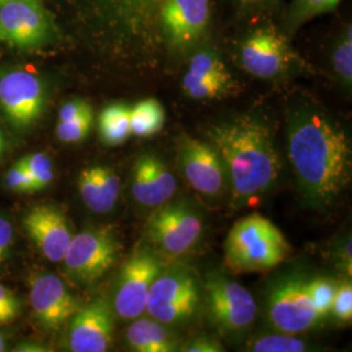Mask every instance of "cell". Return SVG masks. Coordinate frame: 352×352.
I'll use <instances>...</instances> for the list:
<instances>
[{
	"mask_svg": "<svg viewBox=\"0 0 352 352\" xmlns=\"http://www.w3.org/2000/svg\"><path fill=\"white\" fill-rule=\"evenodd\" d=\"M289 252L282 231L260 214L239 219L225 243L227 266L235 273L267 272L283 263Z\"/></svg>",
	"mask_w": 352,
	"mask_h": 352,
	"instance_id": "4",
	"label": "cell"
},
{
	"mask_svg": "<svg viewBox=\"0 0 352 352\" xmlns=\"http://www.w3.org/2000/svg\"><path fill=\"white\" fill-rule=\"evenodd\" d=\"M0 324H7V321H6V318L3 317V315L0 314Z\"/></svg>",
	"mask_w": 352,
	"mask_h": 352,
	"instance_id": "40",
	"label": "cell"
},
{
	"mask_svg": "<svg viewBox=\"0 0 352 352\" xmlns=\"http://www.w3.org/2000/svg\"><path fill=\"white\" fill-rule=\"evenodd\" d=\"M29 173L33 176L36 192L46 188L54 180V166L45 153H36L23 158Z\"/></svg>",
	"mask_w": 352,
	"mask_h": 352,
	"instance_id": "30",
	"label": "cell"
},
{
	"mask_svg": "<svg viewBox=\"0 0 352 352\" xmlns=\"http://www.w3.org/2000/svg\"><path fill=\"white\" fill-rule=\"evenodd\" d=\"M197 81H222L232 84V76L215 51L199 50L190 58L188 69L183 77V84Z\"/></svg>",
	"mask_w": 352,
	"mask_h": 352,
	"instance_id": "22",
	"label": "cell"
},
{
	"mask_svg": "<svg viewBox=\"0 0 352 352\" xmlns=\"http://www.w3.org/2000/svg\"><path fill=\"white\" fill-rule=\"evenodd\" d=\"M3 1H6V0H0V4H1V3H3Z\"/></svg>",
	"mask_w": 352,
	"mask_h": 352,
	"instance_id": "41",
	"label": "cell"
},
{
	"mask_svg": "<svg viewBox=\"0 0 352 352\" xmlns=\"http://www.w3.org/2000/svg\"><path fill=\"white\" fill-rule=\"evenodd\" d=\"M146 232L162 251L180 256L190 251L201 236V218L187 205H168L151 215Z\"/></svg>",
	"mask_w": 352,
	"mask_h": 352,
	"instance_id": "12",
	"label": "cell"
},
{
	"mask_svg": "<svg viewBox=\"0 0 352 352\" xmlns=\"http://www.w3.org/2000/svg\"><path fill=\"white\" fill-rule=\"evenodd\" d=\"M287 38L282 32L269 26L253 30L240 43L241 67L258 78H276L285 75L296 59Z\"/></svg>",
	"mask_w": 352,
	"mask_h": 352,
	"instance_id": "8",
	"label": "cell"
},
{
	"mask_svg": "<svg viewBox=\"0 0 352 352\" xmlns=\"http://www.w3.org/2000/svg\"><path fill=\"white\" fill-rule=\"evenodd\" d=\"M210 145L222 160L234 201L263 196L277 182L280 161L269 128L258 119L240 116L209 131Z\"/></svg>",
	"mask_w": 352,
	"mask_h": 352,
	"instance_id": "2",
	"label": "cell"
},
{
	"mask_svg": "<svg viewBox=\"0 0 352 352\" xmlns=\"http://www.w3.org/2000/svg\"><path fill=\"white\" fill-rule=\"evenodd\" d=\"M91 106L88 102L82 100H74V101L67 102L59 110V122H68L75 119L80 113L87 111Z\"/></svg>",
	"mask_w": 352,
	"mask_h": 352,
	"instance_id": "36",
	"label": "cell"
},
{
	"mask_svg": "<svg viewBox=\"0 0 352 352\" xmlns=\"http://www.w3.org/2000/svg\"><path fill=\"white\" fill-rule=\"evenodd\" d=\"M54 34L42 0H6L0 4V41L19 49H37Z\"/></svg>",
	"mask_w": 352,
	"mask_h": 352,
	"instance_id": "7",
	"label": "cell"
},
{
	"mask_svg": "<svg viewBox=\"0 0 352 352\" xmlns=\"http://www.w3.org/2000/svg\"><path fill=\"white\" fill-rule=\"evenodd\" d=\"M78 190L84 204L94 213H107L120 195V177L107 167H90L78 177Z\"/></svg>",
	"mask_w": 352,
	"mask_h": 352,
	"instance_id": "20",
	"label": "cell"
},
{
	"mask_svg": "<svg viewBox=\"0 0 352 352\" xmlns=\"http://www.w3.org/2000/svg\"><path fill=\"white\" fill-rule=\"evenodd\" d=\"M269 318L282 333L296 334L316 325L320 318L307 282L287 280L274 289L269 300Z\"/></svg>",
	"mask_w": 352,
	"mask_h": 352,
	"instance_id": "14",
	"label": "cell"
},
{
	"mask_svg": "<svg viewBox=\"0 0 352 352\" xmlns=\"http://www.w3.org/2000/svg\"><path fill=\"white\" fill-rule=\"evenodd\" d=\"M87 34L120 50L164 49L160 12L164 0H76Z\"/></svg>",
	"mask_w": 352,
	"mask_h": 352,
	"instance_id": "3",
	"label": "cell"
},
{
	"mask_svg": "<svg viewBox=\"0 0 352 352\" xmlns=\"http://www.w3.org/2000/svg\"><path fill=\"white\" fill-rule=\"evenodd\" d=\"M20 312V302L11 289L0 285V314L7 322L13 321Z\"/></svg>",
	"mask_w": 352,
	"mask_h": 352,
	"instance_id": "33",
	"label": "cell"
},
{
	"mask_svg": "<svg viewBox=\"0 0 352 352\" xmlns=\"http://www.w3.org/2000/svg\"><path fill=\"white\" fill-rule=\"evenodd\" d=\"M6 350V340H4V337L0 334V352L4 351Z\"/></svg>",
	"mask_w": 352,
	"mask_h": 352,
	"instance_id": "38",
	"label": "cell"
},
{
	"mask_svg": "<svg viewBox=\"0 0 352 352\" xmlns=\"http://www.w3.org/2000/svg\"><path fill=\"white\" fill-rule=\"evenodd\" d=\"M337 287L338 286L333 280L325 278H318L307 282V289L320 320L329 315V312L331 311Z\"/></svg>",
	"mask_w": 352,
	"mask_h": 352,
	"instance_id": "27",
	"label": "cell"
},
{
	"mask_svg": "<svg viewBox=\"0 0 352 352\" xmlns=\"http://www.w3.org/2000/svg\"><path fill=\"white\" fill-rule=\"evenodd\" d=\"M12 243V225H11V222L8 219L0 217V265L6 261Z\"/></svg>",
	"mask_w": 352,
	"mask_h": 352,
	"instance_id": "34",
	"label": "cell"
},
{
	"mask_svg": "<svg viewBox=\"0 0 352 352\" xmlns=\"http://www.w3.org/2000/svg\"><path fill=\"white\" fill-rule=\"evenodd\" d=\"M164 270L161 260L151 252L135 253L123 266L113 299L116 314L122 318H139L146 312L151 283Z\"/></svg>",
	"mask_w": 352,
	"mask_h": 352,
	"instance_id": "10",
	"label": "cell"
},
{
	"mask_svg": "<svg viewBox=\"0 0 352 352\" xmlns=\"http://www.w3.org/2000/svg\"><path fill=\"white\" fill-rule=\"evenodd\" d=\"M126 340L139 352L175 351V337L155 320H138L126 329Z\"/></svg>",
	"mask_w": 352,
	"mask_h": 352,
	"instance_id": "21",
	"label": "cell"
},
{
	"mask_svg": "<svg viewBox=\"0 0 352 352\" xmlns=\"http://www.w3.org/2000/svg\"><path fill=\"white\" fill-rule=\"evenodd\" d=\"M176 190L175 176L154 155H144L135 164L132 193L135 200L148 208L168 201Z\"/></svg>",
	"mask_w": 352,
	"mask_h": 352,
	"instance_id": "19",
	"label": "cell"
},
{
	"mask_svg": "<svg viewBox=\"0 0 352 352\" xmlns=\"http://www.w3.org/2000/svg\"><path fill=\"white\" fill-rule=\"evenodd\" d=\"M29 302L39 325L56 330L78 311V302L63 280L43 273L29 280Z\"/></svg>",
	"mask_w": 352,
	"mask_h": 352,
	"instance_id": "15",
	"label": "cell"
},
{
	"mask_svg": "<svg viewBox=\"0 0 352 352\" xmlns=\"http://www.w3.org/2000/svg\"><path fill=\"white\" fill-rule=\"evenodd\" d=\"M182 351L184 352H221L225 351L223 346L217 340H210L208 337H199L196 340L187 343Z\"/></svg>",
	"mask_w": 352,
	"mask_h": 352,
	"instance_id": "35",
	"label": "cell"
},
{
	"mask_svg": "<svg viewBox=\"0 0 352 352\" xmlns=\"http://www.w3.org/2000/svg\"><path fill=\"white\" fill-rule=\"evenodd\" d=\"M331 311L334 316L347 322L352 318V286L350 282H344L337 287V292L333 300Z\"/></svg>",
	"mask_w": 352,
	"mask_h": 352,
	"instance_id": "32",
	"label": "cell"
},
{
	"mask_svg": "<svg viewBox=\"0 0 352 352\" xmlns=\"http://www.w3.org/2000/svg\"><path fill=\"white\" fill-rule=\"evenodd\" d=\"M118 248V241L110 231L85 230L72 236L64 254V266L77 280L93 283L113 266Z\"/></svg>",
	"mask_w": 352,
	"mask_h": 352,
	"instance_id": "9",
	"label": "cell"
},
{
	"mask_svg": "<svg viewBox=\"0 0 352 352\" xmlns=\"http://www.w3.org/2000/svg\"><path fill=\"white\" fill-rule=\"evenodd\" d=\"M179 162L189 184L202 195L215 196L225 187L226 170L210 144L195 139L183 140Z\"/></svg>",
	"mask_w": 352,
	"mask_h": 352,
	"instance_id": "16",
	"label": "cell"
},
{
	"mask_svg": "<svg viewBox=\"0 0 352 352\" xmlns=\"http://www.w3.org/2000/svg\"><path fill=\"white\" fill-rule=\"evenodd\" d=\"M6 187L16 193H32L36 192L33 176L29 173L24 160L17 161L7 171L4 179Z\"/></svg>",
	"mask_w": 352,
	"mask_h": 352,
	"instance_id": "31",
	"label": "cell"
},
{
	"mask_svg": "<svg viewBox=\"0 0 352 352\" xmlns=\"http://www.w3.org/2000/svg\"><path fill=\"white\" fill-rule=\"evenodd\" d=\"M0 107L19 128L32 126L45 107V88L37 76L12 71L0 77Z\"/></svg>",
	"mask_w": 352,
	"mask_h": 352,
	"instance_id": "13",
	"label": "cell"
},
{
	"mask_svg": "<svg viewBox=\"0 0 352 352\" xmlns=\"http://www.w3.org/2000/svg\"><path fill=\"white\" fill-rule=\"evenodd\" d=\"M206 302L214 322L227 331L244 330L257 315L251 292L238 282L212 274L206 280Z\"/></svg>",
	"mask_w": 352,
	"mask_h": 352,
	"instance_id": "11",
	"label": "cell"
},
{
	"mask_svg": "<svg viewBox=\"0 0 352 352\" xmlns=\"http://www.w3.org/2000/svg\"><path fill=\"white\" fill-rule=\"evenodd\" d=\"M3 149H4V139H3V135H1V132H0V155H1V153H3Z\"/></svg>",
	"mask_w": 352,
	"mask_h": 352,
	"instance_id": "39",
	"label": "cell"
},
{
	"mask_svg": "<svg viewBox=\"0 0 352 352\" xmlns=\"http://www.w3.org/2000/svg\"><path fill=\"white\" fill-rule=\"evenodd\" d=\"M289 155L305 199L315 206L333 204L351 180L350 139L316 107L291 115Z\"/></svg>",
	"mask_w": 352,
	"mask_h": 352,
	"instance_id": "1",
	"label": "cell"
},
{
	"mask_svg": "<svg viewBox=\"0 0 352 352\" xmlns=\"http://www.w3.org/2000/svg\"><path fill=\"white\" fill-rule=\"evenodd\" d=\"M340 0H292L289 12L285 17L282 33L286 37L296 34L304 24L320 14L334 10Z\"/></svg>",
	"mask_w": 352,
	"mask_h": 352,
	"instance_id": "24",
	"label": "cell"
},
{
	"mask_svg": "<svg viewBox=\"0 0 352 352\" xmlns=\"http://www.w3.org/2000/svg\"><path fill=\"white\" fill-rule=\"evenodd\" d=\"M307 349V343L292 337L289 333L264 336L252 344V350L254 352H302Z\"/></svg>",
	"mask_w": 352,
	"mask_h": 352,
	"instance_id": "28",
	"label": "cell"
},
{
	"mask_svg": "<svg viewBox=\"0 0 352 352\" xmlns=\"http://www.w3.org/2000/svg\"><path fill=\"white\" fill-rule=\"evenodd\" d=\"M113 311L98 299L78 308L68 331V346L74 352H104L113 340Z\"/></svg>",
	"mask_w": 352,
	"mask_h": 352,
	"instance_id": "17",
	"label": "cell"
},
{
	"mask_svg": "<svg viewBox=\"0 0 352 352\" xmlns=\"http://www.w3.org/2000/svg\"><path fill=\"white\" fill-rule=\"evenodd\" d=\"M24 227L47 260L54 263L63 261L72 240V231L62 210L49 205L36 206L26 214Z\"/></svg>",
	"mask_w": 352,
	"mask_h": 352,
	"instance_id": "18",
	"label": "cell"
},
{
	"mask_svg": "<svg viewBox=\"0 0 352 352\" xmlns=\"http://www.w3.org/2000/svg\"><path fill=\"white\" fill-rule=\"evenodd\" d=\"M199 307V289L186 272L161 273L151 283L146 312L162 325H174L190 320Z\"/></svg>",
	"mask_w": 352,
	"mask_h": 352,
	"instance_id": "5",
	"label": "cell"
},
{
	"mask_svg": "<svg viewBox=\"0 0 352 352\" xmlns=\"http://www.w3.org/2000/svg\"><path fill=\"white\" fill-rule=\"evenodd\" d=\"M164 110L157 100L148 98L131 109V132L139 138H151L162 129Z\"/></svg>",
	"mask_w": 352,
	"mask_h": 352,
	"instance_id": "25",
	"label": "cell"
},
{
	"mask_svg": "<svg viewBox=\"0 0 352 352\" xmlns=\"http://www.w3.org/2000/svg\"><path fill=\"white\" fill-rule=\"evenodd\" d=\"M100 133L107 145L123 144L131 132V109L123 103L107 106L100 116Z\"/></svg>",
	"mask_w": 352,
	"mask_h": 352,
	"instance_id": "23",
	"label": "cell"
},
{
	"mask_svg": "<svg viewBox=\"0 0 352 352\" xmlns=\"http://www.w3.org/2000/svg\"><path fill=\"white\" fill-rule=\"evenodd\" d=\"M243 8H254L258 6H264L269 0H238Z\"/></svg>",
	"mask_w": 352,
	"mask_h": 352,
	"instance_id": "37",
	"label": "cell"
},
{
	"mask_svg": "<svg viewBox=\"0 0 352 352\" xmlns=\"http://www.w3.org/2000/svg\"><path fill=\"white\" fill-rule=\"evenodd\" d=\"M93 126V109L80 113L75 119L68 122H59L56 126V136L63 142H77L88 136Z\"/></svg>",
	"mask_w": 352,
	"mask_h": 352,
	"instance_id": "29",
	"label": "cell"
},
{
	"mask_svg": "<svg viewBox=\"0 0 352 352\" xmlns=\"http://www.w3.org/2000/svg\"><path fill=\"white\" fill-rule=\"evenodd\" d=\"M331 62L336 74L340 80L351 87L352 81V28L351 24L346 26L334 46Z\"/></svg>",
	"mask_w": 352,
	"mask_h": 352,
	"instance_id": "26",
	"label": "cell"
},
{
	"mask_svg": "<svg viewBox=\"0 0 352 352\" xmlns=\"http://www.w3.org/2000/svg\"><path fill=\"white\" fill-rule=\"evenodd\" d=\"M210 0H164L160 29L164 49L183 52L196 47L210 24Z\"/></svg>",
	"mask_w": 352,
	"mask_h": 352,
	"instance_id": "6",
	"label": "cell"
}]
</instances>
